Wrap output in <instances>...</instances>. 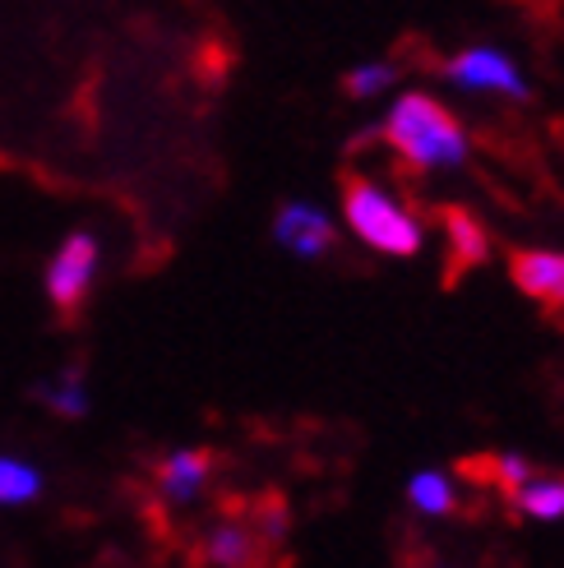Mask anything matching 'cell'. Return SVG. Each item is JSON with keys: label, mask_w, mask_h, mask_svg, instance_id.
Masks as SVG:
<instances>
[{"label": "cell", "mask_w": 564, "mask_h": 568, "mask_svg": "<svg viewBox=\"0 0 564 568\" xmlns=\"http://www.w3.org/2000/svg\"><path fill=\"white\" fill-rule=\"evenodd\" d=\"M384 139L416 172H459L467 162V130L431 93H403L384 116Z\"/></svg>", "instance_id": "cell-1"}, {"label": "cell", "mask_w": 564, "mask_h": 568, "mask_svg": "<svg viewBox=\"0 0 564 568\" xmlns=\"http://www.w3.org/2000/svg\"><path fill=\"white\" fill-rule=\"evenodd\" d=\"M343 217L361 245H371L375 254H389V260H412V254H421V245H426V226L416 222V213L365 176L348 181Z\"/></svg>", "instance_id": "cell-2"}, {"label": "cell", "mask_w": 564, "mask_h": 568, "mask_svg": "<svg viewBox=\"0 0 564 568\" xmlns=\"http://www.w3.org/2000/svg\"><path fill=\"white\" fill-rule=\"evenodd\" d=\"M98 273H102V241H98V232H89V226H79V232H70L47 260V273H42L47 301L61 310V315H74V310L89 301Z\"/></svg>", "instance_id": "cell-3"}, {"label": "cell", "mask_w": 564, "mask_h": 568, "mask_svg": "<svg viewBox=\"0 0 564 568\" xmlns=\"http://www.w3.org/2000/svg\"><path fill=\"white\" fill-rule=\"evenodd\" d=\"M444 79L459 83L463 93H495V98L527 102V79L514 65V55H504L500 47H467L459 55H449Z\"/></svg>", "instance_id": "cell-4"}, {"label": "cell", "mask_w": 564, "mask_h": 568, "mask_svg": "<svg viewBox=\"0 0 564 568\" xmlns=\"http://www.w3.org/2000/svg\"><path fill=\"white\" fill-rule=\"evenodd\" d=\"M273 241L296 254V260H324V254L338 245V226L324 209L315 204H301V199H292V204H282L278 217H273Z\"/></svg>", "instance_id": "cell-5"}, {"label": "cell", "mask_w": 564, "mask_h": 568, "mask_svg": "<svg viewBox=\"0 0 564 568\" xmlns=\"http://www.w3.org/2000/svg\"><path fill=\"white\" fill-rule=\"evenodd\" d=\"M514 287L551 310H564V250H518L510 260Z\"/></svg>", "instance_id": "cell-6"}, {"label": "cell", "mask_w": 564, "mask_h": 568, "mask_svg": "<svg viewBox=\"0 0 564 568\" xmlns=\"http://www.w3.org/2000/svg\"><path fill=\"white\" fill-rule=\"evenodd\" d=\"M209 471H213V458L204 448H172L158 467V490L172 504H194L209 486Z\"/></svg>", "instance_id": "cell-7"}, {"label": "cell", "mask_w": 564, "mask_h": 568, "mask_svg": "<svg viewBox=\"0 0 564 568\" xmlns=\"http://www.w3.org/2000/svg\"><path fill=\"white\" fill-rule=\"evenodd\" d=\"M38 403L56 416H89V384H83V371L79 365H66V371H56L47 384H38Z\"/></svg>", "instance_id": "cell-8"}, {"label": "cell", "mask_w": 564, "mask_h": 568, "mask_svg": "<svg viewBox=\"0 0 564 568\" xmlns=\"http://www.w3.org/2000/svg\"><path fill=\"white\" fill-rule=\"evenodd\" d=\"M42 490H47L42 467L14 458V453H0V508H23L42 499Z\"/></svg>", "instance_id": "cell-9"}, {"label": "cell", "mask_w": 564, "mask_h": 568, "mask_svg": "<svg viewBox=\"0 0 564 568\" xmlns=\"http://www.w3.org/2000/svg\"><path fill=\"white\" fill-rule=\"evenodd\" d=\"M518 514L537 518V523H555L564 518V476H527L514 490Z\"/></svg>", "instance_id": "cell-10"}, {"label": "cell", "mask_w": 564, "mask_h": 568, "mask_svg": "<svg viewBox=\"0 0 564 568\" xmlns=\"http://www.w3.org/2000/svg\"><path fill=\"white\" fill-rule=\"evenodd\" d=\"M255 559V536H250L241 523H218L204 541V564H218V568H241Z\"/></svg>", "instance_id": "cell-11"}, {"label": "cell", "mask_w": 564, "mask_h": 568, "mask_svg": "<svg viewBox=\"0 0 564 568\" xmlns=\"http://www.w3.org/2000/svg\"><path fill=\"white\" fill-rule=\"evenodd\" d=\"M407 499L412 508H421L426 518H444V514H454V480H449L444 471H416L407 480Z\"/></svg>", "instance_id": "cell-12"}, {"label": "cell", "mask_w": 564, "mask_h": 568, "mask_svg": "<svg viewBox=\"0 0 564 568\" xmlns=\"http://www.w3.org/2000/svg\"><path fill=\"white\" fill-rule=\"evenodd\" d=\"M444 222H449V245H454V264H459V268L482 264V260H486V250H491V241H486L482 226H476V217H472V213H459V209H449Z\"/></svg>", "instance_id": "cell-13"}, {"label": "cell", "mask_w": 564, "mask_h": 568, "mask_svg": "<svg viewBox=\"0 0 564 568\" xmlns=\"http://www.w3.org/2000/svg\"><path fill=\"white\" fill-rule=\"evenodd\" d=\"M393 79H399V70H393L389 61H371V65H356V70H348L343 74V89H348V98H380L384 89H393Z\"/></svg>", "instance_id": "cell-14"}, {"label": "cell", "mask_w": 564, "mask_h": 568, "mask_svg": "<svg viewBox=\"0 0 564 568\" xmlns=\"http://www.w3.org/2000/svg\"><path fill=\"white\" fill-rule=\"evenodd\" d=\"M495 471H500V480H504V486H510V490H518L523 480L532 476V463H527V458H518V453H504V458L495 463Z\"/></svg>", "instance_id": "cell-15"}]
</instances>
